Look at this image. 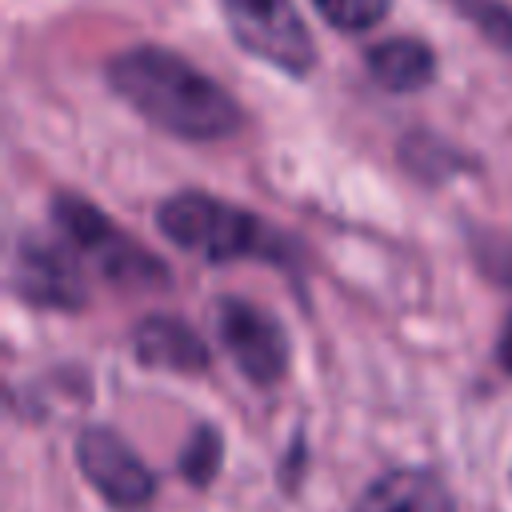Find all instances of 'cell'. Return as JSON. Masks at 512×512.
Returning a JSON list of instances; mask_svg holds the SVG:
<instances>
[{
	"label": "cell",
	"instance_id": "3",
	"mask_svg": "<svg viewBox=\"0 0 512 512\" xmlns=\"http://www.w3.org/2000/svg\"><path fill=\"white\" fill-rule=\"evenodd\" d=\"M52 220L68 236V244L96 264V272L120 288H160L168 284V268L132 236H124L96 204L80 196H56Z\"/></svg>",
	"mask_w": 512,
	"mask_h": 512
},
{
	"label": "cell",
	"instance_id": "12",
	"mask_svg": "<svg viewBox=\"0 0 512 512\" xmlns=\"http://www.w3.org/2000/svg\"><path fill=\"white\" fill-rule=\"evenodd\" d=\"M220 460H224V444H220V436L204 424V428H196V432L188 436V444H184V452H180V476L192 480V484H208V480L216 476Z\"/></svg>",
	"mask_w": 512,
	"mask_h": 512
},
{
	"label": "cell",
	"instance_id": "7",
	"mask_svg": "<svg viewBox=\"0 0 512 512\" xmlns=\"http://www.w3.org/2000/svg\"><path fill=\"white\" fill-rule=\"evenodd\" d=\"M12 288L32 308H80L88 300V288L76 272V264L64 256V248L24 236L12 256Z\"/></svg>",
	"mask_w": 512,
	"mask_h": 512
},
{
	"label": "cell",
	"instance_id": "8",
	"mask_svg": "<svg viewBox=\"0 0 512 512\" xmlns=\"http://www.w3.org/2000/svg\"><path fill=\"white\" fill-rule=\"evenodd\" d=\"M132 352L140 364L148 368H164V372H184V376H200L208 368V348L204 340L176 316H144L132 328Z\"/></svg>",
	"mask_w": 512,
	"mask_h": 512
},
{
	"label": "cell",
	"instance_id": "4",
	"mask_svg": "<svg viewBox=\"0 0 512 512\" xmlns=\"http://www.w3.org/2000/svg\"><path fill=\"white\" fill-rule=\"evenodd\" d=\"M232 36L244 44V52L260 56L264 64L288 72V76H308L316 64L312 32L300 20L292 0H220Z\"/></svg>",
	"mask_w": 512,
	"mask_h": 512
},
{
	"label": "cell",
	"instance_id": "11",
	"mask_svg": "<svg viewBox=\"0 0 512 512\" xmlns=\"http://www.w3.org/2000/svg\"><path fill=\"white\" fill-rule=\"evenodd\" d=\"M312 8L336 32H368L388 16L392 0H312Z\"/></svg>",
	"mask_w": 512,
	"mask_h": 512
},
{
	"label": "cell",
	"instance_id": "13",
	"mask_svg": "<svg viewBox=\"0 0 512 512\" xmlns=\"http://www.w3.org/2000/svg\"><path fill=\"white\" fill-rule=\"evenodd\" d=\"M452 4H456L468 20H476L488 36L512 44V12H508V8H500V4H492V0H452Z\"/></svg>",
	"mask_w": 512,
	"mask_h": 512
},
{
	"label": "cell",
	"instance_id": "1",
	"mask_svg": "<svg viewBox=\"0 0 512 512\" xmlns=\"http://www.w3.org/2000/svg\"><path fill=\"white\" fill-rule=\"evenodd\" d=\"M104 76L128 108H136L152 128L176 140H228L244 124V108L236 104V96L168 48H124L104 64Z\"/></svg>",
	"mask_w": 512,
	"mask_h": 512
},
{
	"label": "cell",
	"instance_id": "10",
	"mask_svg": "<svg viewBox=\"0 0 512 512\" xmlns=\"http://www.w3.org/2000/svg\"><path fill=\"white\" fill-rule=\"evenodd\" d=\"M364 64H368L372 80L388 92H416V88H428L436 76L432 48L412 36H392V40L372 44L364 52Z\"/></svg>",
	"mask_w": 512,
	"mask_h": 512
},
{
	"label": "cell",
	"instance_id": "9",
	"mask_svg": "<svg viewBox=\"0 0 512 512\" xmlns=\"http://www.w3.org/2000/svg\"><path fill=\"white\" fill-rule=\"evenodd\" d=\"M352 512H456V504L436 472L392 468L364 488Z\"/></svg>",
	"mask_w": 512,
	"mask_h": 512
},
{
	"label": "cell",
	"instance_id": "14",
	"mask_svg": "<svg viewBox=\"0 0 512 512\" xmlns=\"http://www.w3.org/2000/svg\"><path fill=\"white\" fill-rule=\"evenodd\" d=\"M496 360H500V368H504V372H512V312H508V320H504V328H500Z\"/></svg>",
	"mask_w": 512,
	"mask_h": 512
},
{
	"label": "cell",
	"instance_id": "6",
	"mask_svg": "<svg viewBox=\"0 0 512 512\" xmlns=\"http://www.w3.org/2000/svg\"><path fill=\"white\" fill-rule=\"evenodd\" d=\"M76 464L112 508H140L156 492V476L148 472V464L112 428H84L76 436Z\"/></svg>",
	"mask_w": 512,
	"mask_h": 512
},
{
	"label": "cell",
	"instance_id": "5",
	"mask_svg": "<svg viewBox=\"0 0 512 512\" xmlns=\"http://www.w3.org/2000/svg\"><path fill=\"white\" fill-rule=\"evenodd\" d=\"M216 336H220L228 360L252 384H276L288 372V356H292L288 332L280 328V320L268 308L248 304L240 296L216 300Z\"/></svg>",
	"mask_w": 512,
	"mask_h": 512
},
{
	"label": "cell",
	"instance_id": "2",
	"mask_svg": "<svg viewBox=\"0 0 512 512\" xmlns=\"http://www.w3.org/2000/svg\"><path fill=\"white\" fill-rule=\"evenodd\" d=\"M156 228L180 248L212 264L228 260H272L288 264V236L252 216L240 204H228L208 192H176L156 208Z\"/></svg>",
	"mask_w": 512,
	"mask_h": 512
}]
</instances>
